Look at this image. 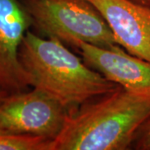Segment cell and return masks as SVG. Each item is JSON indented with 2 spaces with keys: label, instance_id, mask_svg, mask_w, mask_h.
<instances>
[{
  "label": "cell",
  "instance_id": "cell-7",
  "mask_svg": "<svg viewBox=\"0 0 150 150\" xmlns=\"http://www.w3.org/2000/svg\"><path fill=\"white\" fill-rule=\"evenodd\" d=\"M107 22L119 46L150 63V8L133 0H88Z\"/></svg>",
  "mask_w": 150,
  "mask_h": 150
},
{
  "label": "cell",
  "instance_id": "cell-3",
  "mask_svg": "<svg viewBox=\"0 0 150 150\" xmlns=\"http://www.w3.org/2000/svg\"><path fill=\"white\" fill-rule=\"evenodd\" d=\"M34 25L48 38L107 48L119 46L101 13L88 0H21Z\"/></svg>",
  "mask_w": 150,
  "mask_h": 150
},
{
  "label": "cell",
  "instance_id": "cell-5",
  "mask_svg": "<svg viewBox=\"0 0 150 150\" xmlns=\"http://www.w3.org/2000/svg\"><path fill=\"white\" fill-rule=\"evenodd\" d=\"M31 26L32 18L21 0H0V89L8 94L31 86L19 57L22 42Z\"/></svg>",
  "mask_w": 150,
  "mask_h": 150
},
{
  "label": "cell",
  "instance_id": "cell-10",
  "mask_svg": "<svg viewBox=\"0 0 150 150\" xmlns=\"http://www.w3.org/2000/svg\"><path fill=\"white\" fill-rule=\"evenodd\" d=\"M133 1L137 4H139L141 5L147 6L150 8V0H133Z\"/></svg>",
  "mask_w": 150,
  "mask_h": 150
},
{
  "label": "cell",
  "instance_id": "cell-4",
  "mask_svg": "<svg viewBox=\"0 0 150 150\" xmlns=\"http://www.w3.org/2000/svg\"><path fill=\"white\" fill-rule=\"evenodd\" d=\"M69 108L42 89L8 94L0 103V132L43 137L54 141Z\"/></svg>",
  "mask_w": 150,
  "mask_h": 150
},
{
  "label": "cell",
  "instance_id": "cell-1",
  "mask_svg": "<svg viewBox=\"0 0 150 150\" xmlns=\"http://www.w3.org/2000/svg\"><path fill=\"white\" fill-rule=\"evenodd\" d=\"M149 118L150 97L119 86L96 101L69 109L50 150L128 149Z\"/></svg>",
  "mask_w": 150,
  "mask_h": 150
},
{
  "label": "cell",
  "instance_id": "cell-9",
  "mask_svg": "<svg viewBox=\"0 0 150 150\" xmlns=\"http://www.w3.org/2000/svg\"><path fill=\"white\" fill-rule=\"evenodd\" d=\"M134 143L137 149L150 150V118L141 126Z\"/></svg>",
  "mask_w": 150,
  "mask_h": 150
},
{
  "label": "cell",
  "instance_id": "cell-8",
  "mask_svg": "<svg viewBox=\"0 0 150 150\" xmlns=\"http://www.w3.org/2000/svg\"><path fill=\"white\" fill-rule=\"evenodd\" d=\"M52 142L43 137L0 132V150H50Z\"/></svg>",
  "mask_w": 150,
  "mask_h": 150
},
{
  "label": "cell",
  "instance_id": "cell-6",
  "mask_svg": "<svg viewBox=\"0 0 150 150\" xmlns=\"http://www.w3.org/2000/svg\"><path fill=\"white\" fill-rule=\"evenodd\" d=\"M83 61L107 79L128 91L150 97V63L128 53L121 46L107 48L77 41Z\"/></svg>",
  "mask_w": 150,
  "mask_h": 150
},
{
  "label": "cell",
  "instance_id": "cell-2",
  "mask_svg": "<svg viewBox=\"0 0 150 150\" xmlns=\"http://www.w3.org/2000/svg\"><path fill=\"white\" fill-rule=\"evenodd\" d=\"M19 57L30 85L49 93L69 109L119 87L54 38H43L28 30L22 42Z\"/></svg>",
  "mask_w": 150,
  "mask_h": 150
},
{
  "label": "cell",
  "instance_id": "cell-11",
  "mask_svg": "<svg viewBox=\"0 0 150 150\" xmlns=\"http://www.w3.org/2000/svg\"><path fill=\"white\" fill-rule=\"evenodd\" d=\"M7 95H8V93H6L5 92L2 91V90L0 89V103L2 102V100H3Z\"/></svg>",
  "mask_w": 150,
  "mask_h": 150
}]
</instances>
